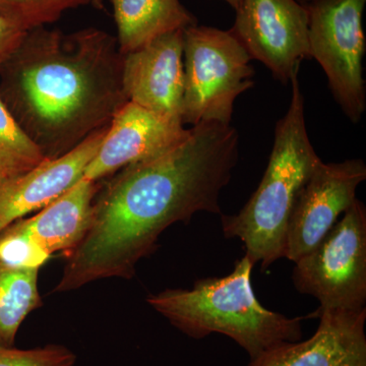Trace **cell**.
<instances>
[{"label":"cell","mask_w":366,"mask_h":366,"mask_svg":"<svg viewBox=\"0 0 366 366\" xmlns=\"http://www.w3.org/2000/svg\"><path fill=\"white\" fill-rule=\"evenodd\" d=\"M254 264L244 255L228 276L199 279L190 290L166 289L147 302L190 338L228 336L249 354V366H259L282 347L301 341L303 317L262 307L252 286Z\"/></svg>","instance_id":"3957f363"},{"label":"cell","mask_w":366,"mask_h":366,"mask_svg":"<svg viewBox=\"0 0 366 366\" xmlns=\"http://www.w3.org/2000/svg\"><path fill=\"white\" fill-rule=\"evenodd\" d=\"M298 71L286 114L274 129L273 149L259 187L235 215H221L226 238H238L262 271L285 254L289 219L296 199L320 158L310 142Z\"/></svg>","instance_id":"277c9868"},{"label":"cell","mask_w":366,"mask_h":366,"mask_svg":"<svg viewBox=\"0 0 366 366\" xmlns=\"http://www.w3.org/2000/svg\"><path fill=\"white\" fill-rule=\"evenodd\" d=\"M230 31L249 53L288 84L303 59H310L308 13L297 0H242Z\"/></svg>","instance_id":"ba28073f"},{"label":"cell","mask_w":366,"mask_h":366,"mask_svg":"<svg viewBox=\"0 0 366 366\" xmlns=\"http://www.w3.org/2000/svg\"><path fill=\"white\" fill-rule=\"evenodd\" d=\"M122 54L144 47L165 34L197 25L179 0H112Z\"/></svg>","instance_id":"9a60e30c"},{"label":"cell","mask_w":366,"mask_h":366,"mask_svg":"<svg viewBox=\"0 0 366 366\" xmlns=\"http://www.w3.org/2000/svg\"><path fill=\"white\" fill-rule=\"evenodd\" d=\"M117 38L95 28L26 32L0 67V97L45 159L105 129L129 102Z\"/></svg>","instance_id":"7a4b0ae2"},{"label":"cell","mask_w":366,"mask_h":366,"mask_svg":"<svg viewBox=\"0 0 366 366\" xmlns=\"http://www.w3.org/2000/svg\"><path fill=\"white\" fill-rule=\"evenodd\" d=\"M366 179V165L361 159L315 166L300 190L289 219L284 257L297 262L314 249L339 216L356 199V190Z\"/></svg>","instance_id":"9c48e42d"},{"label":"cell","mask_w":366,"mask_h":366,"mask_svg":"<svg viewBox=\"0 0 366 366\" xmlns=\"http://www.w3.org/2000/svg\"><path fill=\"white\" fill-rule=\"evenodd\" d=\"M90 4V0H0V14L29 32L59 20L66 11Z\"/></svg>","instance_id":"ac0fdd59"},{"label":"cell","mask_w":366,"mask_h":366,"mask_svg":"<svg viewBox=\"0 0 366 366\" xmlns=\"http://www.w3.org/2000/svg\"><path fill=\"white\" fill-rule=\"evenodd\" d=\"M112 1V0H110ZM105 0H90V4H93L96 9H102L104 6Z\"/></svg>","instance_id":"7402d4cb"},{"label":"cell","mask_w":366,"mask_h":366,"mask_svg":"<svg viewBox=\"0 0 366 366\" xmlns=\"http://www.w3.org/2000/svg\"><path fill=\"white\" fill-rule=\"evenodd\" d=\"M100 182L81 178L71 189L30 218H23L34 242L51 257L69 254L90 227L93 202Z\"/></svg>","instance_id":"5bb4252c"},{"label":"cell","mask_w":366,"mask_h":366,"mask_svg":"<svg viewBox=\"0 0 366 366\" xmlns=\"http://www.w3.org/2000/svg\"><path fill=\"white\" fill-rule=\"evenodd\" d=\"M108 127L61 157L45 159L32 170L0 178V231L28 214L40 211L84 178Z\"/></svg>","instance_id":"7c38bea8"},{"label":"cell","mask_w":366,"mask_h":366,"mask_svg":"<svg viewBox=\"0 0 366 366\" xmlns=\"http://www.w3.org/2000/svg\"><path fill=\"white\" fill-rule=\"evenodd\" d=\"M297 1H300V4H310V2L315 1V0H297Z\"/></svg>","instance_id":"cb8c5ba5"},{"label":"cell","mask_w":366,"mask_h":366,"mask_svg":"<svg viewBox=\"0 0 366 366\" xmlns=\"http://www.w3.org/2000/svg\"><path fill=\"white\" fill-rule=\"evenodd\" d=\"M39 269L0 264V348H13L24 320L42 307Z\"/></svg>","instance_id":"2e32d148"},{"label":"cell","mask_w":366,"mask_h":366,"mask_svg":"<svg viewBox=\"0 0 366 366\" xmlns=\"http://www.w3.org/2000/svg\"><path fill=\"white\" fill-rule=\"evenodd\" d=\"M239 157L231 124L202 122L156 157L122 168L100 182L90 227L69 254L54 292L92 282L131 279L137 262L157 249L163 231L199 212L222 215L219 197Z\"/></svg>","instance_id":"6da1fadb"},{"label":"cell","mask_w":366,"mask_h":366,"mask_svg":"<svg viewBox=\"0 0 366 366\" xmlns=\"http://www.w3.org/2000/svg\"><path fill=\"white\" fill-rule=\"evenodd\" d=\"M189 129L132 102L112 118L84 177L101 182L132 164L156 157L189 136Z\"/></svg>","instance_id":"8fae6325"},{"label":"cell","mask_w":366,"mask_h":366,"mask_svg":"<svg viewBox=\"0 0 366 366\" xmlns=\"http://www.w3.org/2000/svg\"><path fill=\"white\" fill-rule=\"evenodd\" d=\"M76 354L59 344L33 349L0 348V366H76Z\"/></svg>","instance_id":"ffe728a7"},{"label":"cell","mask_w":366,"mask_h":366,"mask_svg":"<svg viewBox=\"0 0 366 366\" xmlns=\"http://www.w3.org/2000/svg\"><path fill=\"white\" fill-rule=\"evenodd\" d=\"M312 338L282 347L259 366H366V307L322 310Z\"/></svg>","instance_id":"4fadbf2b"},{"label":"cell","mask_w":366,"mask_h":366,"mask_svg":"<svg viewBox=\"0 0 366 366\" xmlns=\"http://www.w3.org/2000/svg\"><path fill=\"white\" fill-rule=\"evenodd\" d=\"M224 1L227 2L229 6L231 7H233V9H237L238 7L240 6V2H242V0H224Z\"/></svg>","instance_id":"603a6c76"},{"label":"cell","mask_w":366,"mask_h":366,"mask_svg":"<svg viewBox=\"0 0 366 366\" xmlns=\"http://www.w3.org/2000/svg\"><path fill=\"white\" fill-rule=\"evenodd\" d=\"M293 284L322 310H360L366 303V209L356 199L319 244L295 262Z\"/></svg>","instance_id":"8992f818"},{"label":"cell","mask_w":366,"mask_h":366,"mask_svg":"<svg viewBox=\"0 0 366 366\" xmlns=\"http://www.w3.org/2000/svg\"><path fill=\"white\" fill-rule=\"evenodd\" d=\"M366 0H315L308 13V45L326 72L330 89L347 117L360 122L366 108L363 57Z\"/></svg>","instance_id":"52a82bcc"},{"label":"cell","mask_w":366,"mask_h":366,"mask_svg":"<svg viewBox=\"0 0 366 366\" xmlns=\"http://www.w3.org/2000/svg\"><path fill=\"white\" fill-rule=\"evenodd\" d=\"M49 257L34 242L23 218L0 231V264L14 268L40 269Z\"/></svg>","instance_id":"d6986e66"},{"label":"cell","mask_w":366,"mask_h":366,"mask_svg":"<svg viewBox=\"0 0 366 366\" xmlns=\"http://www.w3.org/2000/svg\"><path fill=\"white\" fill-rule=\"evenodd\" d=\"M26 32L0 14V67L16 52Z\"/></svg>","instance_id":"44dd1931"},{"label":"cell","mask_w":366,"mask_h":366,"mask_svg":"<svg viewBox=\"0 0 366 366\" xmlns=\"http://www.w3.org/2000/svg\"><path fill=\"white\" fill-rule=\"evenodd\" d=\"M44 160L39 148L21 129L0 97V178L32 170Z\"/></svg>","instance_id":"e0dca14e"},{"label":"cell","mask_w":366,"mask_h":366,"mask_svg":"<svg viewBox=\"0 0 366 366\" xmlns=\"http://www.w3.org/2000/svg\"><path fill=\"white\" fill-rule=\"evenodd\" d=\"M122 85L129 102L182 124L183 31L165 34L124 54Z\"/></svg>","instance_id":"30bf717a"},{"label":"cell","mask_w":366,"mask_h":366,"mask_svg":"<svg viewBox=\"0 0 366 366\" xmlns=\"http://www.w3.org/2000/svg\"><path fill=\"white\" fill-rule=\"evenodd\" d=\"M252 60L230 31L197 24L185 29L182 124H231L236 98L254 84Z\"/></svg>","instance_id":"5b68a950"}]
</instances>
